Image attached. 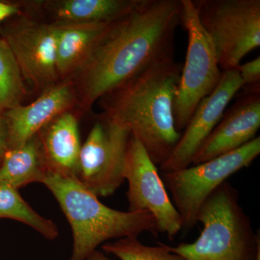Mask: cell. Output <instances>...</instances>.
I'll return each instance as SVG.
<instances>
[{"mask_svg":"<svg viewBox=\"0 0 260 260\" xmlns=\"http://www.w3.org/2000/svg\"><path fill=\"white\" fill-rule=\"evenodd\" d=\"M181 0H140L113 22L79 69L84 105L89 107L174 51Z\"/></svg>","mask_w":260,"mask_h":260,"instance_id":"6da1fadb","label":"cell"},{"mask_svg":"<svg viewBox=\"0 0 260 260\" xmlns=\"http://www.w3.org/2000/svg\"><path fill=\"white\" fill-rule=\"evenodd\" d=\"M181 69L172 53L101 99L106 101V119L129 130L156 166L180 139L173 107Z\"/></svg>","mask_w":260,"mask_h":260,"instance_id":"7a4b0ae2","label":"cell"},{"mask_svg":"<svg viewBox=\"0 0 260 260\" xmlns=\"http://www.w3.org/2000/svg\"><path fill=\"white\" fill-rule=\"evenodd\" d=\"M57 200L73 235L70 260H87L101 244L111 239L158 233L150 213L123 212L109 208L75 177L48 171L43 181Z\"/></svg>","mask_w":260,"mask_h":260,"instance_id":"3957f363","label":"cell"},{"mask_svg":"<svg viewBox=\"0 0 260 260\" xmlns=\"http://www.w3.org/2000/svg\"><path fill=\"white\" fill-rule=\"evenodd\" d=\"M203 231L191 244L168 246L181 260H254L260 247L249 216L239 203L238 191L227 181L202 205L197 216Z\"/></svg>","mask_w":260,"mask_h":260,"instance_id":"277c9868","label":"cell"},{"mask_svg":"<svg viewBox=\"0 0 260 260\" xmlns=\"http://www.w3.org/2000/svg\"><path fill=\"white\" fill-rule=\"evenodd\" d=\"M193 3L213 43L220 69H237L244 56L259 47V0H197Z\"/></svg>","mask_w":260,"mask_h":260,"instance_id":"5b68a950","label":"cell"},{"mask_svg":"<svg viewBox=\"0 0 260 260\" xmlns=\"http://www.w3.org/2000/svg\"><path fill=\"white\" fill-rule=\"evenodd\" d=\"M181 23L187 32L188 46L173 107L179 133L185 129L202 100L218 86L223 72L192 0H181Z\"/></svg>","mask_w":260,"mask_h":260,"instance_id":"8992f818","label":"cell"},{"mask_svg":"<svg viewBox=\"0 0 260 260\" xmlns=\"http://www.w3.org/2000/svg\"><path fill=\"white\" fill-rule=\"evenodd\" d=\"M259 153L260 138L256 137L241 148L208 161L162 172V180L172 194L182 229L194 226L198 212L208 197L234 173L250 165Z\"/></svg>","mask_w":260,"mask_h":260,"instance_id":"52a82bcc","label":"cell"},{"mask_svg":"<svg viewBox=\"0 0 260 260\" xmlns=\"http://www.w3.org/2000/svg\"><path fill=\"white\" fill-rule=\"evenodd\" d=\"M130 135L126 127L104 118L94 124L81 145L75 177L98 198L114 194L124 181Z\"/></svg>","mask_w":260,"mask_h":260,"instance_id":"ba28073f","label":"cell"},{"mask_svg":"<svg viewBox=\"0 0 260 260\" xmlns=\"http://www.w3.org/2000/svg\"><path fill=\"white\" fill-rule=\"evenodd\" d=\"M124 179L128 182L127 198L130 212H148L156 220L158 232L169 238L182 229V221L167 188L139 140L130 135L126 146Z\"/></svg>","mask_w":260,"mask_h":260,"instance_id":"9c48e42d","label":"cell"},{"mask_svg":"<svg viewBox=\"0 0 260 260\" xmlns=\"http://www.w3.org/2000/svg\"><path fill=\"white\" fill-rule=\"evenodd\" d=\"M56 24L20 19L6 28L5 38L24 80L35 88H49L59 76L56 70Z\"/></svg>","mask_w":260,"mask_h":260,"instance_id":"30bf717a","label":"cell"},{"mask_svg":"<svg viewBox=\"0 0 260 260\" xmlns=\"http://www.w3.org/2000/svg\"><path fill=\"white\" fill-rule=\"evenodd\" d=\"M244 83L237 69L223 70L218 86L195 109L177 145L165 162L162 172H175L191 166L198 149L223 117L229 102Z\"/></svg>","mask_w":260,"mask_h":260,"instance_id":"8fae6325","label":"cell"},{"mask_svg":"<svg viewBox=\"0 0 260 260\" xmlns=\"http://www.w3.org/2000/svg\"><path fill=\"white\" fill-rule=\"evenodd\" d=\"M259 126V85L247 86L198 149L191 165L203 164L241 148L256 138Z\"/></svg>","mask_w":260,"mask_h":260,"instance_id":"7c38bea8","label":"cell"},{"mask_svg":"<svg viewBox=\"0 0 260 260\" xmlns=\"http://www.w3.org/2000/svg\"><path fill=\"white\" fill-rule=\"evenodd\" d=\"M74 101L69 84L53 85L28 105L5 110L8 129V149L18 148L37 136L41 130L63 113Z\"/></svg>","mask_w":260,"mask_h":260,"instance_id":"4fadbf2b","label":"cell"},{"mask_svg":"<svg viewBox=\"0 0 260 260\" xmlns=\"http://www.w3.org/2000/svg\"><path fill=\"white\" fill-rule=\"evenodd\" d=\"M49 172L75 177L79 158V128L76 117L66 112L38 134Z\"/></svg>","mask_w":260,"mask_h":260,"instance_id":"5bb4252c","label":"cell"},{"mask_svg":"<svg viewBox=\"0 0 260 260\" xmlns=\"http://www.w3.org/2000/svg\"><path fill=\"white\" fill-rule=\"evenodd\" d=\"M110 23H56V70L64 75L79 70Z\"/></svg>","mask_w":260,"mask_h":260,"instance_id":"9a60e30c","label":"cell"},{"mask_svg":"<svg viewBox=\"0 0 260 260\" xmlns=\"http://www.w3.org/2000/svg\"><path fill=\"white\" fill-rule=\"evenodd\" d=\"M48 172L38 135L18 148L8 149L0 162V183L19 189L42 183Z\"/></svg>","mask_w":260,"mask_h":260,"instance_id":"2e32d148","label":"cell"},{"mask_svg":"<svg viewBox=\"0 0 260 260\" xmlns=\"http://www.w3.org/2000/svg\"><path fill=\"white\" fill-rule=\"evenodd\" d=\"M140 0H64L56 4L57 23H110L129 13Z\"/></svg>","mask_w":260,"mask_h":260,"instance_id":"e0dca14e","label":"cell"},{"mask_svg":"<svg viewBox=\"0 0 260 260\" xmlns=\"http://www.w3.org/2000/svg\"><path fill=\"white\" fill-rule=\"evenodd\" d=\"M0 218H10L22 222L49 240H54L59 236L56 224L32 209L22 198L18 189L1 183Z\"/></svg>","mask_w":260,"mask_h":260,"instance_id":"ac0fdd59","label":"cell"},{"mask_svg":"<svg viewBox=\"0 0 260 260\" xmlns=\"http://www.w3.org/2000/svg\"><path fill=\"white\" fill-rule=\"evenodd\" d=\"M25 82L9 44L0 36V107L4 110L21 104Z\"/></svg>","mask_w":260,"mask_h":260,"instance_id":"d6986e66","label":"cell"},{"mask_svg":"<svg viewBox=\"0 0 260 260\" xmlns=\"http://www.w3.org/2000/svg\"><path fill=\"white\" fill-rule=\"evenodd\" d=\"M102 249L121 260H181L177 254L169 250L167 245H145L138 240V237L121 238L115 242L104 243Z\"/></svg>","mask_w":260,"mask_h":260,"instance_id":"ffe728a7","label":"cell"},{"mask_svg":"<svg viewBox=\"0 0 260 260\" xmlns=\"http://www.w3.org/2000/svg\"><path fill=\"white\" fill-rule=\"evenodd\" d=\"M237 70L242 78L244 86H252L259 85L260 80V56L248 61L243 64H239Z\"/></svg>","mask_w":260,"mask_h":260,"instance_id":"44dd1931","label":"cell"},{"mask_svg":"<svg viewBox=\"0 0 260 260\" xmlns=\"http://www.w3.org/2000/svg\"><path fill=\"white\" fill-rule=\"evenodd\" d=\"M8 129L5 110L0 107V162L8 150Z\"/></svg>","mask_w":260,"mask_h":260,"instance_id":"7402d4cb","label":"cell"},{"mask_svg":"<svg viewBox=\"0 0 260 260\" xmlns=\"http://www.w3.org/2000/svg\"><path fill=\"white\" fill-rule=\"evenodd\" d=\"M18 13V8L14 5L0 2V22Z\"/></svg>","mask_w":260,"mask_h":260,"instance_id":"603a6c76","label":"cell"},{"mask_svg":"<svg viewBox=\"0 0 260 260\" xmlns=\"http://www.w3.org/2000/svg\"><path fill=\"white\" fill-rule=\"evenodd\" d=\"M87 260H109L108 259L107 256L104 254V253L102 252V251H99L95 250L94 251L93 254H91Z\"/></svg>","mask_w":260,"mask_h":260,"instance_id":"cb8c5ba5","label":"cell"},{"mask_svg":"<svg viewBox=\"0 0 260 260\" xmlns=\"http://www.w3.org/2000/svg\"><path fill=\"white\" fill-rule=\"evenodd\" d=\"M254 260H260V247L258 249L257 253Z\"/></svg>","mask_w":260,"mask_h":260,"instance_id":"d4e9b609","label":"cell"}]
</instances>
